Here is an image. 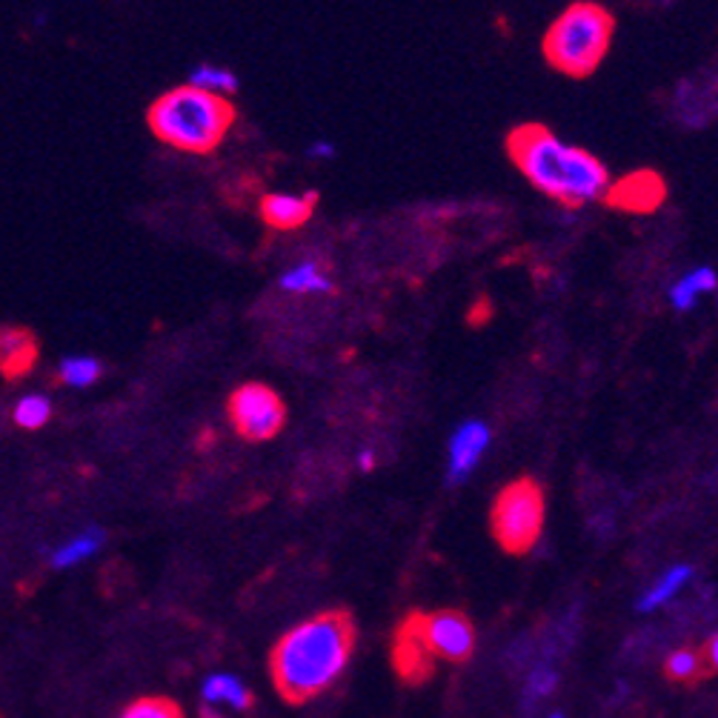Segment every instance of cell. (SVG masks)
Listing matches in <instances>:
<instances>
[{
  "label": "cell",
  "mask_w": 718,
  "mask_h": 718,
  "mask_svg": "<svg viewBox=\"0 0 718 718\" xmlns=\"http://www.w3.org/2000/svg\"><path fill=\"white\" fill-rule=\"evenodd\" d=\"M355 638V621L346 610L321 612L281 635L269 653V672L283 702L299 707L327 693L350 665Z\"/></svg>",
  "instance_id": "6da1fadb"
},
{
  "label": "cell",
  "mask_w": 718,
  "mask_h": 718,
  "mask_svg": "<svg viewBox=\"0 0 718 718\" xmlns=\"http://www.w3.org/2000/svg\"><path fill=\"white\" fill-rule=\"evenodd\" d=\"M507 153L535 190L564 207H584L610 190V172L587 149L564 144L541 123H524L507 135Z\"/></svg>",
  "instance_id": "7a4b0ae2"
},
{
  "label": "cell",
  "mask_w": 718,
  "mask_h": 718,
  "mask_svg": "<svg viewBox=\"0 0 718 718\" xmlns=\"http://www.w3.org/2000/svg\"><path fill=\"white\" fill-rule=\"evenodd\" d=\"M146 123L155 138L181 153L209 155L230 135L235 107L230 98L200 93L186 84L155 100L146 112Z\"/></svg>",
  "instance_id": "3957f363"
},
{
  "label": "cell",
  "mask_w": 718,
  "mask_h": 718,
  "mask_svg": "<svg viewBox=\"0 0 718 718\" xmlns=\"http://www.w3.org/2000/svg\"><path fill=\"white\" fill-rule=\"evenodd\" d=\"M616 17L598 3H573L544 35V58L567 77H587L598 70L612 44Z\"/></svg>",
  "instance_id": "277c9868"
},
{
  "label": "cell",
  "mask_w": 718,
  "mask_h": 718,
  "mask_svg": "<svg viewBox=\"0 0 718 718\" xmlns=\"http://www.w3.org/2000/svg\"><path fill=\"white\" fill-rule=\"evenodd\" d=\"M489 524L498 547L510 556H524L538 544L544 530V489L533 478L507 484L492 501Z\"/></svg>",
  "instance_id": "5b68a950"
},
{
  "label": "cell",
  "mask_w": 718,
  "mask_h": 718,
  "mask_svg": "<svg viewBox=\"0 0 718 718\" xmlns=\"http://www.w3.org/2000/svg\"><path fill=\"white\" fill-rule=\"evenodd\" d=\"M230 421L246 441H269L287 424V406L264 384H244L230 395Z\"/></svg>",
  "instance_id": "8992f818"
},
{
  "label": "cell",
  "mask_w": 718,
  "mask_h": 718,
  "mask_svg": "<svg viewBox=\"0 0 718 718\" xmlns=\"http://www.w3.org/2000/svg\"><path fill=\"white\" fill-rule=\"evenodd\" d=\"M406 619L413 621L415 633L427 644L433 658H443L452 665H466L475 653V626L459 610L438 612H410Z\"/></svg>",
  "instance_id": "52a82bcc"
},
{
  "label": "cell",
  "mask_w": 718,
  "mask_h": 718,
  "mask_svg": "<svg viewBox=\"0 0 718 718\" xmlns=\"http://www.w3.org/2000/svg\"><path fill=\"white\" fill-rule=\"evenodd\" d=\"M392 667H395L398 679L410 687H421L436 672V658L427 649V644L421 642V635L415 633L410 619L398 624L395 638H392Z\"/></svg>",
  "instance_id": "ba28073f"
},
{
  "label": "cell",
  "mask_w": 718,
  "mask_h": 718,
  "mask_svg": "<svg viewBox=\"0 0 718 718\" xmlns=\"http://www.w3.org/2000/svg\"><path fill=\"white\" fill-rule=\"evenodd\" d=\"M607 204L621 212H635V215H647L656 212L665 200V181L656 175V172H635V175L621 178L619 184H612L607 190Z\"/></svg>",
  "instance_id": "9c48e42d"
},
{
  "label": "cell",
  "mask_w": 718,
  "mask_h": 718,
  "mask_svg": "<svg viewBox=\"0 0 718 718\" xmlns=\"http://www.w3.org/2000/svg\"><path fill=\"white\" fill-rule=\"evenodd\" d=\"M489 447V427L484 421H464L450 438V482H466Z\"/></svg>",
  "instance_id": "30bf717a"
},
{
  "label": "cell",
  "mask_w": 718,
  "mask_h": 718,
  "mask_svg": "<svg viewBox=\"0 0 718 718\" xmlns=\"http://www.w3.org/2000/svg\"><path fill=\"white\" fill-rule=\"evenodd\" d=\"M315 204H318V192L306 190L301 195H287V192H269L260 198V218L272 227V230H299L309 221Z\"/></svg>",
  "instance_id": "8fae6325"
},
{
  "label": "cell",
  "mask_w": 718,
  "mask_h": 718,
  "mask_svg": "<svg viewBox=\"0 0 718 718\" xmlns=\"http://www.w3.org/2000/svg\"><path fill=\"white\" fill-rule=\"evenodd\" d=\"M35 361V338L21 327H0V369L7 375L24 373Z\"/></svg>",
  "instance_id": "7c38bea8"
},
{
  "label": "cell",
  "mask_w": 718,
  "mask_h": 718,
  "mask_svg": "<svg viewBox=\"0 0 718 718\" xmlns=\"http://www.w3.org/2000/svg\"><path fill=\"white\" fill-rule=\"evenodd\" d=\"M100 547H104V530L89 527L84 533H77L72 541L54 547L49 564H52V570H70V567L84 564L86 558H93Z\"/></svg>",
  "instance_id": "4fadbf2b"
},
{
  "label": "cell",
  "mask_w": 718,
  "mask_h": 718,
  "mask_svg": "<svg viewBox=\"0 0 718 718\" xmlns=\"http://www.w3.org/2000/svg\"><path fill=\"white\" fill-rule=\"evenodd\" d=\"M716 283H718V276L713 267L693 269V272H687V276L681 278V281L672 283V290H670L672 309H679V313H690V309L695 306V301H698V295L716 290Z\"/></svg>",
  "instance_id": "5bb4252c"
},
{
  "label": "cell",
  "mask_w": 718,
  "mask_h": 718,
  "mask_svg": "<svg viewBox=\"0 0 718 718\" xmlns=\"http://www.w3.org/2000/svg\"><path fill=\"white\" fill-rule=\"evenodd\" d=\"M204 698H207V702H227L232 704L235 710H250V707H253V693H250L235 676H227V672L209 676V679L204 681Z\"/></svg>",
  "instance_id": "9a60e30c"
},
{
  "label": "cell",
  "mask_w": 718,
  "mask_h": 718,
  "mask_svg": "<svg viewBox=\"0 0 718 718\" xmlns=\"http://www.w3.org/2000/svg\"><path fill=\"white\" fill-rule=\"evenodd\" d=\"M58 375H61V381L72 390H86V387H93L98 381L100 375H104V364L93 355H66V358L58 364Z\"/></svg>",
  "instance_id": "2e32d148"
},
{
  "label": "cell",
  "mask_w": 718,
  "mask_h": 718,
  "mask_svg": "<svg viewBox=\"0 0 718 718\" xmlns=\"http://www.w3.org/2000/svg\"><path fill=\"white\" fill-rule=\"evenodd\" d=\"M190 86H195L200 93L230 98V95L238 93V77L230 70H221V66H212V63H200V66L190 72Z\"/></svg>",
  "instance_id": "e0dca14e"
},
{
  "label": "cell",
  "mask_w": 718,
  "mask_h": 718,
  "mask_svg": "<svg viewBox=\"0 0 718 718\" xmlns=\"http://www.w3.org/2000/svg\"><path fill=\"white\" fill-rule=\"evenodd\" d=\"M278 283H281V290L299 292V295H306V292H332V281L309 260L301 264V267H292L290 272H283Z\"/></svg>",
  "instance_id": "ac0fdd59"
},
{
  "label": "cell",
  "mask_w": 718,
  "mask_h": 718,
  "mask_svg": "<svg viewBox=\"0 0 718 718\" xmlns=\"http://www.w3.org/2000/svg\"><path fill=\"white\" fill-rule=\"evenodd\" d=\"M665 672L667 679L676 681V684H695V681L702 679V676H707V670H704V661H702V653L698 649H676L670 658H667L665 665Z\"/></svg>",
  "instance_id": "d6986e66"
},
{
  "label": "cell",
  "mask_w": 718,
  "mask_h": 718,
  "mask_svg": "<svg viewBox=\"0 0 718 718\" xmlns=\"http://www.w3.org/2000/svg\"><path fill=\"white\" fill-rule=\"evenodd\" d=\"M49 418H52V398L44 395V392H29V395L17 401L15 424L21 429L47 427Z\"/></svg>",
  "instance_id": "ffe728a7"
},
{
  "label": "cell",
  "mask_w": 718,
  "mask_h": 718,
  "mask_svg": "<svg viewBox=\"0 0 718 718\" xmlns=\"http://www.w3.org/2000/svg\"><path fill=\"white\" fill-rule=\"evenodd\" d=\"M690 575H693V570H690V567H672L670 573H667L665 579L658 581L656 587L649 589L647 596L642 598V604H638V610H644V612L656 610V607H661V604L670 601V598L676 596V593H679V589L684 587V584H687Z\"/></svg>",
  "instance_id": "44dd1931"
},
{
  "label": "cell",
  "mask_w": 718,
  "mask_h": 718,
  "mask_svg": "<svg viewBox=\"0 0 718 718\" xmlns=\"http://www.w3.org/2000/svg\"><path fill=\"white\" fill-rule=\"evenodd\" d=\"M118 718H184V710L172 698L163 695H144L138 702H132Z\"/></svg>",
  "instance_id": "7402d4cb"
},
{
  "label": "cell",
  "mask_w": 718,
  "mask_h": 718,
  "mask_svg": "<svg viewBox=\"0 0 718 718\" xmlns=\"http://www.w3.org/2000/svg\"><path fill=\"white\" fill-rule=\"evenodd\" d=\"M702 661H704V670H707V676H713V672H716V665H718V638L716 635L707 638V647L702 649Z\"/></svg>",
  "instance_id": "603a6c76"
},
{
  "label": "cell",
  "mask_w": 718,
  "mask_h": 718,
  "mask_svg": "<svg viewBox=\"0 0 718 718\" xmlns=\"http://www.w3.org/2000/svg\"><path fill=\"white\" fill-rule=\"evenodd\" d=\"M552 687H556V672H552V670H538V672H535V679H533L535 693L544 695V693H550Z\"/></svg>",
  "instance_id": "cb8c5ba5"
},
{
  "label": "cell",
  "mask_w": 718,
  "mask_h": 718,
  "mask_svg": "<svg viewBox=\"0 0 718 718\" xmlns=\"http://www.w3.org/2000/svg\"><path fill=\"white\" fill-rule=\"evenodd\" d=\"M309 158H336V146L329 144V141H315L309 146Z\"/></svg>",
  "instance_id": "d4e9b609"
},
{
  "label": "cell",
  "mask_w": 718,
  "mask_h": 718,
  "mask_svg": "<svg viewBox=\"0 0 718 718\" xmlns=\"http://www.w3.org/2000/svg\"><path fill=\"white\" fill-rule=\"evenodd\" d=\"M358 464H361V470H364V473H369V470H373V466H375V452L373 450L361 452Z\"/></svg>",
  "instance_id": "484cf974"
},
{
  "label": "cell",
  "mask_w": 718,
  "mask_h": 718,
  "mask_svg": "<svg viewBox=\"0 0 718 718\" xmlns=\"http://www.w3.org/2000/svg\"><path fill=\"white\" fill-rule=\"evenodd\" d=\"M200 718H223V716L218 710H212L209 704H204V707H200Z\"/></svg>",
  "instance_id": "4316f807"
},
{
  "label": "cell",
  "mask_w": 718,
  "mask_h": 718,
  "mask_svg": "<svg viewBox=\"0 0 718 718\" xmlns=\"http://www.w3.org/2000/svg\"><path fill=\"white\" fill-rule=\"evenodd\" d=\"M552 718H561V716H558V713H556V716H552Z\"/></svg>",
  "instance_id": "83f0119b"
}]
</instances>
